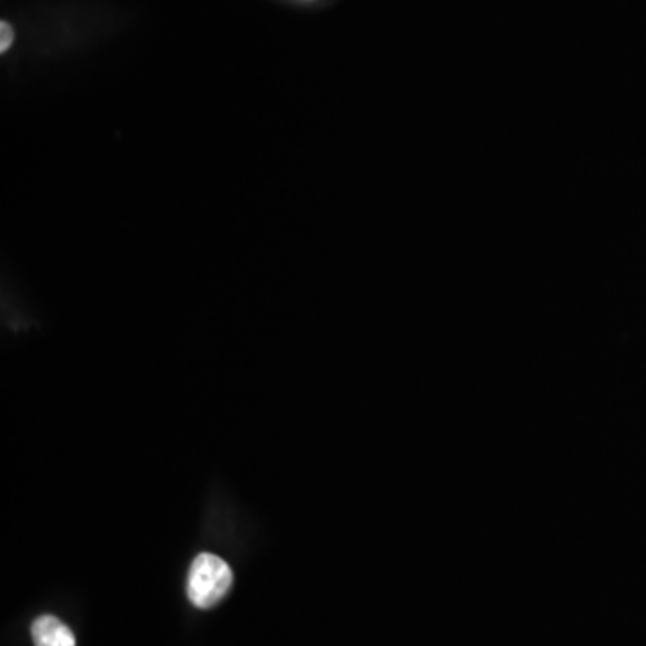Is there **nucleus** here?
Wrapping results in <instances>:
<instances>
[{"label":"nucleus","mask_w":646,"mask_h":646,"mask_svg":"<svg viewBox=\"0 0 646 646\" xmlns=\"http://www.w3.org/2000/svg\"><path fill=\"white\" fill-rule=\"evenodd\" d=\"M232 567L223 558L200 554L192 560L187 577V596L198 609H212L232 589Z\"/></svg>","instance_id":"1"},{"label":"nucleus","mask_w":646,"mask_h":646,"mask_svg":"<svg viewBox=\"0 0 646 646\" xmlns=\"http://www.w3.org/2000/svg\"><path fill=\"white\" fill-rule=\"evenodd\" d=\"M13 29H11L10 23H0V51H8V49L11 47V43H13Z\"/></svg>","instance_id":"3"},{"label":"nucleus","mask_w":646,"mask_h":646,"mask_svg":"<svg viewBox=\"0 0 646 646\" xmlns=\"http://www.w3.org/2000/svg\"><path fill=\"white\" fill-rule=\"evenodd\" d=\"M34 646H76V636L69 625L57 616H40L31 627Z\"/></svg>","instance_id":"2"}]
</instances>
